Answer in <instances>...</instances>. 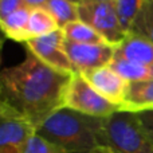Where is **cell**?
I'll return each instance as SVG.
<instances>
[{"instance_id":"cell-20","label":"cell","mask_w":153,"mask_h":153,"mask_svg":"<svg viewBox=\"0 0 153 153\" xmlns=\"http://www.w3.org/2000/svg\"><path fill=\"white\" fill-rule=\"evenodd\" d=\"M27 7L24 0H0V19Z\"/></svg>"},{"instance_id":"cell-16","label":"cell","mask_w":153,"mask_h":153,"mask_svg":"<svg viewBox=\"0 0 153 153\" xmlns=\"http://www.w3.org/2000/svg\"><path fill=\"white\" fill-rule=\"evenodd\" d=\"M45 8L53 15L59 28H65L67 24L79 20L78 5L69 0H48Z\"/></svg>"},{"instance_id":"cell-13","label":"cell","mask_w":153,"mask_h":153,"mask_svg":"<svg viewBox=\"0 0 153 153\" xmlns=\"http://www.w3.org/2000/svg\"><path fill=\"white\" fill-rule=\"evenodd\" d=\"M109 66L120 76H122L128 83L153 79V66H145V65H140L120 58H114Z\"/></svg>"},{"instance_id":"cell-24","label":"cell","mask_w":153,"mask_h":153,"mask_svg":"<svg viewBox=\"0 0 153 153\" xmlns=\"http://www.w3.org/2000/svg\"><path fill=\"white\" fill-rule=\"evenodd\" d=\"M114 0H83V3H110Z\"/></svg>"},{"instance_id":"cell-17","label":"cell","mask_w":153,"mask_h":153,"mask_svg":"<svg viewBox=\"0 0 153 153\" xmlns=\"http://www.w3.org/2000/svg\"><path fill=\"white\" fill-rule=\"evenodd\" d=\"M145 0H114L117 13L126 34H129Z\"/></svg>"},{"instance_id":"cell-4","label":"cell","mask_w":153,"mask_h":153,"mask_svg":"<svg viewBox=\"0 0 153 153\" xmlns=\"http://www.w3.org/2000/svg\"><path fill=\"white\" fill-rule=\"evenodd\" d=\"M65 106L79 113L101 118H106L121 110L118 105L102 97L81 73L73 74L65 97Z\"/></svg>"},{"instance_id":"cell-9","label":"cell","mask_w":153,"mask_h":153,"mask_svg":"<svg viewBox=\"0 0 153 153\" xmlns=\"http://www.w3.org/2000/svg\"><path fill=\"white\" fill-rule=\"evenodd\" d=\"M81 74L87 79V82L102 97L118 105L122 110V103H124L125 93L128 89V82L117 74L110 66L89 70V71L81 73Z\"/></svg>"},{"instance_id":"cell-21","label":"cell","mask_w":153,"mask_h":153,"mask_svg":"<svg viewBox=\"0 0 153 153\" xmlns=\"http://www.w3.org/2000/svg\"><path fill=\"white\" fill-rule=\"evenodd\" d=\"M138 117L143 129L145 130L146 136L149 137V140L153 144V110H144V111H138L136 113Z\"/></svg>"},{"instance_id":"cell-3","label":"cell","mask_w":153,"mask_h":153,"mask_svg":"<svg viewBox=\"0 0 153 153\" xmlns=\"http://www.w3.org/2000/svg\"><path fill=\"white\" fill-rule=\"evenodd\" d=\"M105 146L114 153H153V144L133 111L118 110L105 118Z\"/></svg>"},{"instance_id":"cell-14","label":"cell","mask_w":153,"mask_h":153,"mask_svg":"<svg viewBox=\"0 0 153 153\" xmlns=\"http://www.w3.org/2000/svg\"><path fill=\"white\" fill-rule=\"evenodd\" d=\"M59 27L55 19L46 8H34L28 19V40L56 31Z\"/></svg>"},{"instance_id":"cell-22","label":"cell","mask_w":153,"mask_h":153,"mask_svg":"<svg viewBox=\"0 0 153 153\" xmlns=\"http://www.w3.org/2000/svg\"><path fill=\"white\" fill-rule=\"evenodd\" d=\"M24 3L28 8L34 10V8H45L48 0H24Z\"/></svg>"},{"instance_id":"cell-6","label":"cell","mask_w":153,"mask_h":153,"mask_svg":"<svg viewBox=\"0 0 153 153\" xmlns=\"http://www.w3.org/2000/svg\"><path fill=\"white\" fill-rule=\"evenodd\" d=\"M34 134L35 126L28 120L0 103V153H23Z\"/></svg>"},{"instance_id":"cell-10","label":"cell","mask_w":153,"mask_h":153,"mask_svg":"<svg viewBox=\"0 0 153 153\" xmlns=\"http://www.w3.org/2000/svg\"><path fill=\"white\" fill-rule=\"evenodd\" d=\"M114 58L153 66V43L140 35L128 34V36L116 47Z\"/></svg>"},{"instance_id":"cell-23","label":"cell","mask_w":153,"mask_h":153,"mask_svg":"<svg viewBox=\"0 0 153 153\" xmlns=\"http://www.w3.org/2000/svg\"><path fill=\"white\" fill-rule=\"evenodd\" d=\"M90 153H114V152L111 151L110 148H108V146H100V148L94 149V151Z\"/></svg>"},{"instance_id":"cell-18","label":"cell","mask_w":153,"mask_h":153,"mask_svg":"<svg viewBox=\"0 0 153 153\" xmlns=\"http://www.w3.org/2000/svg\"><path fill=\"white\" fill-rule=\"evenodd\" d=\"M129 34L140 35L153 43V0H145Z\"/></svg>"},{"instance_id":"cell-8","label":"cell","mask_w":153,"mask_h":153,"mask_svg":"<svg viewBox=\"0 0 153 153\" xmlns=\"http://www.w3.org/2000/svg\"><path fill=\"white\" fill-rule=\"evenodd\" d=\"M65 51L75 69V73L106 67L114 59L116 47L109 43L103 45H82L65 40Z\"/></svg>"},{"instance_id":"cell-7","label":"cell","mask_w":153,"mask_h":153,"mask_svg":"<svg viewBox=\"0 0 153 153\" xmlns=\"http://www.w3.org/2000/svg\"><path fill=\"white\" fill-rule=\"evenodd\" d=\"M65 40L66 39L63 31L62 28H58L51 34L27 40L26 46L40 61L50 67L74 74L75 69L65 51Z\"/></svg>"},{"instance_id":"cell-2","label":"cell","mask_w":153,"mask_h":153,"mask_svg":"<svg viewBox=\"0 0 153 153\" xmlns=\"http://www.w3.org/2000/svg\"><path fill=\"white\" fill-rule=\"evenodd\" d=\"M35 133L66 153H90L105 146V118L63 106L45 120Z\"/></svg>"},{"instance_id":"cell-5","label":"cell","mask_w":153,"mask_h":153,"mask_svg":"<svg viewBox=\"0 0 153 153\" xmlns=\"http://www.w3.org/2000/svg\"><path fill=\"white\" fill-rule=\"evenodd\" d=\"M79 20L97 31L106 43L117 46L128 36L120 22L114 1L110 3H83L78 5Z\"/></svg>"},{"instance_id":"cell-11","label":"cell","mask_w":153,"mask_h":153,"mask_svg":"<svg viewBox=\"0 0 153 153\" xmlns=\"http://www.w3.org/2000/svg\"><path fill=\"white\" fill-rule=\"evenodd\" d=\"M122 110L133 113L153 110V79L128 83Z\"/></svg>"},{"instance_id":"cell-1","label":"cell","mask_w":153,"mask_h":153,"mask_svg":"<svg viewBox=\"0 0 153 153\" xmlns=\"http://www.w3.org/2000/svg\"><path fill=\"white\" fill-rule=\"evenodd\" d=\"M73 73L56 70L27 48L20 63L4 69L0 75V103L27 118L36 129L65 106Z\"/></svg>"},{"instance_id":"cell-12","label":"cell","mask_w":153,"mask_h":153,"mask_svg":"<svg viewBox=\"0 0 153 153\" xmlns=\"http://www.w3.org/2000/svg\"><path fill=\"white\" fill-rule=\"evenodd\" d=\"M31 8L24 7L16 12L8 15L7 18L0 19L1 30L7 38L15 42H24L28 40V19Z\"/></svg>"},{"instance_id":"cell-19","label":"cell","mask_w":153,"mask_h":153,"mask_svg":"<svg viewBox=\"0 0 153 153\" xmlns=\"http://www.w3.org/2000/svg\"><path fill=\"white\" fill-rule=\"evenodd\" d=\"M23 153H66V152L35 133L27 141Z\"/></svg>"},{"instance_id":"cell-15","label":"cell","mask_w":153,"mask_h":153,"mask_svg":"<svg viewBox=\"0 0 153 153\" xmlns=\"http://www.w3.org/2000/svg\"><path fill=\"white\" fill-rule=\"evenodd\" d=\"M65 39L73 43H82V45H103L106 40L98 34L97 31L87 26L81 20L73 22L62 28Z\"/></svg>"},{"instance_id":"cell-25","label":"cell","mask_w":153,"mask_h":153,"mask_svg":"<svg viewBox=\"0 0 153 153\" xmlns=\"http://www.w3.org/2000/svg\"><path fill=\"white\" fill-rule=\"evenodd\" d=\"M69 1L74 3V4H76V5H81V4H83V0H69Z\"/></svg>"}]
</instances>
